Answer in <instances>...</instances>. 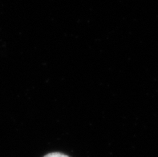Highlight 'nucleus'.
<instances>
[{
    "mask_svg": "<svg viewBox=\"0 0 158 157\" xmlns=\"http://www.w3.org/2000/svg\"><path fill=\"white\" fill-rule=\"evenodd\" d=\"M44 157H69L67 155H64L63 153H60V152H52V153H49L46 155Z\"/></svg>",
    "mask_w": 158,
    "mask_h": 157,
    "instance_id": "nucleus-1",
    "label": "nucleus"
}]
</instances>
